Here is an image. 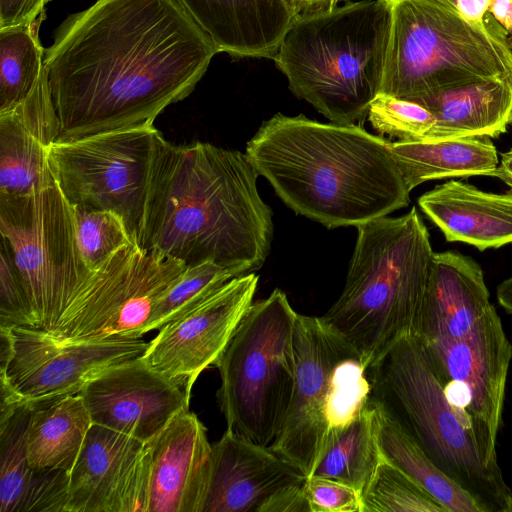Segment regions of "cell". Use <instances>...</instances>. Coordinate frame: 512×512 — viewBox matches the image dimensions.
<instances>
[{
	"label": "cell",
	"mask_w": 512,
	"mask_h": 512,
	"mask_svg": "<svg viewBox=\"0 0 512 512\" xmlns=\"http://www.w3.org/2000/svg\"><path fill=\"white\" fill-rule=\"evenodd\" d=\"M216 53L178 0H97L69 15L44 57L55 142L153 124Z\"/></svg>",
	"instance_id": "1"
},
{
	"label": "cell",
	"mask_w": 512,
	"mask_h": 512,
	"mask_svg": "<svg viewBox=\"0 0 512 512\" xmlns=\"http://www.w3.org/2000/svg\"><path fill=\"white\" fill-rule=\"evenodd\" d=\"M246 154L161 135L147 182L138 245L183 262H213L235 277L265 262L273 236L271 208L257 190Z\"/></svg>",
	"instance_id": "2"
},
{
	"label": "cell",
	"mask_w": 512,
	"mask_h": 512,
	"mask_svg": "<svg viewBox=\"0 0 512 512\" xmlns=\"http://www.w3.org/2000/svg\"><path fill=\"white\" fill-rule=\"evenodd\" d=\"M245 154L289 208L326 228L357 227L410 202L390 142L355 124L277 113Z\"/></svg>",
	"instance_id": "3"
},
{
	"label": "cell",
	"mask_w": 512,
	"mask_h": 512,
	"mask_svg": "<svg viewBox=\"0 0 512 512\" xmlns=\"http://www.w3.org/2000/svg\"><path fill=\"white\" fill-rule=\"evenodd\" d=\"M414 334L449 402L497 443L512 345L474 259L434 253Z\"/></svg>",
	"instance_id": "4"
},
{
	"label": "cell",
	"mask_w": 512,
	"mask_h": 512,
	"mask_svg": "<svg viewBox=\"0 0 512 512\" xmlns=\"http://www.w3.org/2000/svg\"><path fill=\"white\" fill-rule=\"evenodd\" d=\"M356 228L343 291L320 318L367 368L399 339L414 334L435 252L415 207Z\"/></svg>",
	"instance_id": "5"
},
{
	"label": "cell",
	"mask_w": 512,
	"mask_h": 512,
	"mask_svg": "<svg viewBox=\"0 0 512 512\" xmlns=\"http://www.w3.org/2000/svg\"><path fill=\"white\" fill-rule=\"evenodd\" d=\"M370 402L482 512H505L512 490L499 466L495 442L448 400L416 334L399 339L366 368Z\"/></svg>",
	"instance_id": "6"
},
{
	"label": "cell",
	"mask_w": 512,
	"mask_h": 512,
	"mask_svg": "<svg viewBox=\"0 0 512 512\" xmlns=\"http://www.w3.org/2000/svg\"><path fill=\"white\" fill-rule=\"evenodd\" d=\"M391 19L390 0L298 15L273 60L298 98L333 123L355 124L380 93Z\"/></svg>",
	"instance_id": "7"
},
{
	"label": "cell",
	"mask_w": 512,
	"mask_h": 512,
	"mask_svg": "<svg viewBox=\"0 0 512 512\" xmlns=\"http://www.w3.org/2000/svg\"><path fill=\"white\" fill-rule=\"evenodd\" d=\"M391 29L380 93L413 100L512 73L506 30L488 12L480 22L432 0H390Z\"/></svg>",
	"instance_id": "8"
},
{
	"label": "cell",
	"mask_w": 512,
	"mask_h": 512,
	"mask_svg": "<svg viewBox=\"0 0 512 512\" xmlns=\"http://www.w3.org/2000/svg\"><path fill=\"white\" fill-rule=\"evenodd\" d=\"M297 312L280 289L253 302L218 358L217 400L227 430L269 447L291 404Z\"/></svg>",
	"instance_id": "9"
},
{
	"label": "cell",
	"mask_w": 512,
	"mask_h": 512,
	"mask_svg": "<svg viewBox=\"0 0 512 512\" xmlns=\"http://www.w3.org/2000/svg\"><path fill=\"white\" fill-rule=\"evenodd\" d=\"M186 267L138 244L125 245L88 273L42 332L58 344L139 339L156 303Z\"/></svg>",
	"instance_id": "10"
},
{
	"label": "cell",
	"mask_w": 512,
	"mask_h": 512,
	"mask_svg": "<svg viewBox=\"0 0 512 512\" xmlns=\"http://www.w3.org/2000/svg\"><path fill=\"white\" fill-rule=\"evenodd\" d=\"M0 233L27 294L35 327L47 331L90 270L71 204L57 180L23 196L0 195Z\"/></svg>",
	"instance_id": "11"
},
{
	"label": "cell",
	"mask_w": 512,
	"mask_h": 512,
	"mask_svg": "<svg viewBox=\"0 0 512 512\" xmlns=\"http://www.w3.org/2000/svg\"><path fill=\"white\" fill-rule=\"evenodd\" d=\"M161 135L147 124L53 142L48 161L72 206L115 212L138 244L150 165Z\"/></svg>",
	"instance_id": "12"
},
{
	"label": "cell",
	"mask_w": 512,
	"mask_h": 512,
	"mask_svg": "<svg viewBox=\"0 0 512 512\" xmlns=\"http://www.w3.org/2000/svg\"><path fill=\"white\" fill-rule=\"evenodd\" d=\"M1 413L80 394L107 369L141 356L142 338L58 344L37 329L0 326Z\"/></svg>",
	"instance_id": "13"
},
{
	"label": "cell",
	"mask_w": 512,
	"mask_h": 512,
	"mask_svg": "<svg viewBox=\"0 0 512 512\" xmlns=\"http://www.w3.org/2000/svg\"><path fill=\"white\" fill-rule=\"evenodd\" d=\"M257 284L258 276L252 272L213 289L159 329L142 359L191 397L196 379L215 365L252 305Z\"/></svg>",
	"instance_id": "14"
},
{
	"label": "cell",
	"mask_w": 512,
	"mask_h": 512,
	"mask_svg": "<svg viewBox=\"0 0 512 512\" xmlns=\"http://www.w3.org/2000/svg\"><path fill=\"white\" fill-rule=\"evenodd\" d=\"M296 376L284 425L269 448L311 476L330 434L326 410L336 363L355 352L320 317L297 314Z\"/></svg>",
	"instance_id": "15"
},
{
	"label": "cell",
	"mask_w": 512,
	"mask_h": 512,
	"mask_svg": "<svg viewBox=\"0 0 512 512\" xmlns=\"http://www.w3.org/2000/svg\"><path fill=\"white\" fill-rule=\"evenodd\" d=\"M307 478L269 447L226 430L212 444L199 512H308Z\"/></svg>",
	"instance_id": "16"
},
{
	"label": "cell",
	"mask_w": 512,
	"mask_h": 512,
	"mask_svg": "<svg viewBox=\"0 0 512 512\" xmlns=\"http://www.w3.org/2000/svg\"><path fill=\"white\" fill-rule=\"evenodd\" d=\"M147 442L93 424L69 475L65 512H147Z\"/></svg>",
	"instance_id": "17"
},
{
	"label": "cell",
	"mask_w": 512,
	"mask_h": 512,
	"mask_svg": "<svg viewBox=\"0 0 512 512\" xmlns=\"http://www.w3.org/2000/svg\"><path fill=\"white\" fill-rule=\"evenodd\" d=\"M93 424L150 441L179 413L190 396L151 368L141 356L111 367L80 393Z\"/></svg>",
	"instance_id": "18"
},
{
	"label": "cell",
	"mask_w": 512,
	"mask_h": 512,
	"mask_svg": "<svg viewBox=\"0 0 512 512\" xmlns=\"http://www.w3.org/2000/svg\"><path fill=\"white\" fill-rule=\"evenodd\" d=\"M147 444V512H199L212 450L203 423L193 412L182 411Z\"/></svg>",
	"instance_id": "19"
},
{
	"label": "cell",
	"mask_w": 512,
	"mask_h": 512,
	"mask_svg": "<svg viewBox=\"0 0 512 512\" xmlns=\"http://www.w3.org/2000/svg\"><path fill=\"white\" fill-rule=\"evenodd\" d=\"M215 45L232 57L274 59L298 16L288 0H178Z\"/></svg>",
	"instance_id": "20"
},
{
	"label": "cell",
	"mask_w": 512,
	"mask_h": 512,
	"mask_svg": "<svg viewBox=\"0 0 512 512\" xmlns=\"http://www.w3.org/2000/svg\"><path fill=\"white\" fill-rule=\"evenodd\" d=\"M418 204L449 242L480 251L512 243V190L495 194L451 180L424 193Z\"/></svg>",
	"instance_id": "21"
},
{
	"label": "cell",
	"mask_w": 512,
	"mask_h": 512,
	"mask_svg": "<svg viewBox=\"0 0 512 512\" xmlns=\"http://www.w3.org/2000/svg\"><path fill=\"white\" fill-rule=\"evenodd\" d=\"M33 409L20 405L0 420V512H65L69 474L36 469L27 460Z\"/></svg>",
	"instance_id": "22"
},
{
	"label": "cell",
	"mask_w": 512,
	"mask_h": 512,
	"mask_svg": "<svg viewBox=\"0 0 512 512\" xmlns=\"http://www.w3.org/2000/svg\"><path fill=\"white\" fill-rule=\"evenodd\" d=\"M409 101L422 105L436 118L425 139L495 138L512 123V73L438 90Z\"/></svg>",
	"instance_id": "23"
},
{
	"label": "cell",
	"mask_w": 512,
	"mask_h": 512,
	"mask_svg": "<svg viewBox=\"0 0 512 512\" xmlns=\"http://www.w3.org/2000/svg\"><path fill=\"white\" fill-rule=\"evenodd\" d=\"M390 151L409 191L447 177L494 176L498 153L487 136L390 142Z\"/></svg>",
	"instance_id": "24"
},
{
	"label": "cell",
	"mask_w": 512,
	"mask_h": 512,
	"mask_svg": "<svg viewBox=\"0 0 512 512\" xmlns=\"http://www.w3.org/2000/svg\"><path fill=\"white\" fill-rule=\"evenodd\" d=\"M92 425L81 394L34 408L27 435L29 465L70 475Z\"/></svg>",
	"instance_id": "25"
},
{
	"label": "cell",
	"mask_w": 512,
	"mask_h": 512,
	"mask_svg": "<svg viewBox=\"0 0 512 512\" xmlns=\"http://www.w3.org/2000/svg\"><path fill=\"white\" fill-rule=\"evenodd\" d=\"M382 458L379 443V414L369 402L362 414L328 436L311 476L345 482L362 496Z\"/></svg>",
	"instance_id": "26"
},
{
	"label": "cell",
	"mask_w": 512,
	"mask_h": 512,
	"mask_svg": "<svg viewBox=\"0 0 512 512\" xmlns=\"http://www.w3.org/2000/svg\"><path fill=\"white\" fill-rule=\"evenodd\" d=\"M53 179L48 146L15 111L0 114V195H27Z\"/></svg>",
	"instance_id": "27"
},
{
	"label": "cell",
	"mask_w": 512,
	"mask_h": 512,
	"mask_svg": "<svg viewBox=\"0 0 512 512\" xmlns=\"http://www.w3.org/2000/svg\"><path fill=\"white\" fill-rule=\"evenodd\" d=\"M378 414L384 458L420 484L447 512H482L475 499L446 476L395 423L379 410Z\"/></svg>",
	"instance_id": "28"
},
{
	"label": "cell",
	"mask_w": 512,
	"mask_h": 512,
	"mask_svg": "<svg viewBox=\"0 0 512 512\" xmlns=\"http://www.w3.org/2000/svg\"><path fill=\"white\" fill-rule=\"evenodd\" d=\"M45 18L43 12L30 24L0 29V114L22 104L44 71L39 28Z\"/></svg>",
	"instance_id": "29"
},
{
	"label": "cell",
	"mask_w": 512,
	"mask_h": 512,
	"mask_svg": "<svg viewBox=\"0 0 512 512\" xmlns=\"http://www.w3.org/2000/svg\"><path fill=\"white\" fill-rule=\"evenodd\" d=\"M362 512H447L428 491L382 456L362 493Z\"/></svg>",
	"instance_id": "30"
},
{
	"label": "cell",
	"mask_w": 512,
	"mask_h": 512,
	"mask_svg": "<svg viewBox=\"0 0 512 512\" xmlns=\"http://www.w3.org/2000/svg\"><path fill=\"white\" fill-rule=\"evenodd\" d=\"M223 267L207 261L187 266L180 278L158 300L152 317L145 328L159 330L166 323L186 312L210 291L234 278Z\"/></svg>",
	"instance_id": "31"
},
{
	"label": "cell",
	"mask_w": 512,
	"mask_h": 512,
	"mask_svg": "<svg viewBox=\"0 0 512 512\" xmlns=\"http://www.w3.org/2000/svg\"><path fill=\"white\" fill-rule=\"evenodd\" d=\"M72 208L77 243L90 271L104 263L119 248L137 244L124 220L115 212Z\"/></svg>",
	"instance_id": "32"
},
{
	"label": "cell",
	"mask_w": 512,
	"mask_h": 512,
	"mask_svg": "<svg viewBox=\"0 0 512 512\" xmlns=\"http://www.w3.org/2000/svg\"><path fill=\"white\" fill-rule=\"evenodd\" d=\"M370 382L366 367L356 352L341 358L331 377V389L327 403V422L330 433L342 428L366 409L370 402Z\"/></svg>",
	"instance_id": "33"
},
{
	"label": "cell",
	"mask_w": 512,
	"mask_h": 512,
	"mask_svg": "<svg viewBox=\"0 0 512 512\" xmlns=\"http://www.w3.org/2000/svg\"><path fill=\"white\" fill-rule=\"evenodd\" d=\"M367 115L376 131L397 141L425 139L436 124L435 116L422 105L382 93L371 102Z\"/></svg>",
	"instance_id": "34"
},
{
	"label": "cell",
	"mask_w": 512,
	"mask_h": 512,
	"mask_svg": "<svg viewBox=\"0 0 512 512\" xmlns=\"http://www.w3.org/2000/svg\"><path fill=\"white\" fill-rule=\"evenodd\" d=\"M0 326L35 327L27 294L4 241L0 253Z\"/></svg>",
	"instance_id": "35"
},
{
	"label": "cell",
	"mask_w": 512,
	"mask_h": 512,
	"mask_svg": "<svg viewBox=\"0 0 512 512\" xmlns=\"http://www.w3.org/2000/svg\"><path fill=\"white\" fill-rule=\"evenodd\" d=\"M308 512H362V496L340 480L309 476L305 484Z\"/></svg>",
	"instance_id": "36"
},
{
	"label": "cell",
	"mask_w": 512,
	"mask_h": 512,
	"mask_svg": "<svg viewBox=\"0 0 512 512\" xmlns=\"http://www.w3.org/2000/svg\"><path fill=\"white\" fill-rule=\"evenodd\" d=\"M51 0H0V29L35 21Z\"/></svg>",
	"instance_id": "37"
},
{
	"label": "cell",
	"mask_w": 512,
	"mask_h": 512,
	"mask_svg": "<svg viewBox=\"0 0 512 512\" xmlns=\"http://www.w3.org/2000/svg\"><path fill=\"white\" fill-rule=\"evenodd\" d=\"M490 0H457L456 10L466 20L480 22L489 12Z\"/></svg>",
	"instance_id": "38"
},
{
	"label": "cell",
	"mask_w": 512,
	"mask_h": 512,
	"mask_svg": "<svg viewBox=\"0 0 512 512\" xmlns=\"http://www.w3.org/2000/svg\"><path fill=\"white\" fill-rule=\"evenodd\" d=\"M489 13L512 35V0H490Z\"/></svg>",
	"instance_id": "39"
},
{
	"label": "cell",
	"mask_w": 512,
	"mask_h": 512,
	"mask_svg": "<svg viewBox=\"0 0 512 512\" xmlns=\"http://www.w3.org/2000/svg\"><path fill=\"white\" fill-rule=\"evenodd\" d=\"M298 15L327 11L345 0H288Z\"/></svg>",
	"instance_id": "40"
},
{
	"label": "cell",
	"mask_w": 512,
	"mask_h": 512,
	"mask_svg": "<svg viewBox=\"0 0 512 512\" xmlns=\"http://www.w3.org/2000/svg\"><path fill=\"white\" fill-rule=\"evenodd\" d=\"M497 299L500 306L512 315V275L498 285Z\"/></svg>",
	"instance_id": "41"
},
{
	"label": "cell",
	"mask_w": 512,
	"mask_h": 512,
	"mask_svg": "<svg viewBox=\"0 0 512 512\" xmlns=\"http://www.w3.org/2000/svg\"><path fill=\"white\" fill-rule=\"evenodd\" d=\"M494 176L512 188V149L501 155V162Z\"/></svg>",
	"instance_id": "42"
},
{
	"label": "cell",
	"mask_w": 512,
	"mask_h": 512,
	"mask_svg": "<svg viewBox=\"0 0 512 512\" xmlns=\"http://www.w3.org/2000/svg\"><path fill=\"white\" fill-rule=\"evenodd\" d=\"M432 1H436V2H439L441 4H444V5L453 7V8H456V2H457V0H432Z\"/></svg>",
	"instance_id": "43"
},
{
	"label": "cell",
	"mask_w": 512,
	"mask_h": 512,
	"mask_svg": "<svg viewBox=\"0 0 512 512\" xmlns=\"http://www.w3.org/2000/svg\"><path fill=\"white\" fill-rule=\"evenodd\" d=\"M505 512H512V498H511Z\"/></svg>",
	"instance_id": "44"
},
{
	"label": "cell",
	"mask_w": 512,
	"mask_h": 512,
	"mask_svg": "<svg viewBox=\"0 0 512 512\" xmlns=\"http://www.w3.org/2000/svg\"><path fill=\"white\" fill-rule=\"evenodd\" d=\"M507 42H508V45H509L510 49L512 50V35L508 36Z\"/></svg>",
	"instance_id": "45"
}]
</instances>
